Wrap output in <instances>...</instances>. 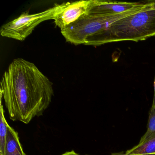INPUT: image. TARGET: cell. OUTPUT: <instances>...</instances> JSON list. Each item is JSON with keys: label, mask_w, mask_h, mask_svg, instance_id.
Returning <instances> with one entry per match:
<instances>
[{"label": "cell", "mask_w": 155, "mask_h": 155, "mask_svg": "<svg viewBox=\"0 0 155 155\" xmlns=\"http://www.w3.org/2000/svg\"><path fill=\"white\" fill-rule=\"evenodd\" d=\"M0 94L11 119L28 124L48 107L54 90L52 82L34 63L17 58L2 76Z\"/></svg>", "instance_id": "cell-1"}, {"label": "cell", "mask_w": 155, "mask_h": 155, "mask_svg": "<svg viewBox=\"0 0 155 155\" xmlns=\"http://www.w3.org/2000/svg\"><path fill=\"white\" fill-rule=\"evenodd\" d=\"M155 36V1L147 2L138 11L120 19L87 40L85 45L145 40Z\"/></svg>", "instance_id": "cell-2"}, {"label": "cell", "mask_w": 155, "mask_h": 155, "mask_svg": "<svg viewBox=\"0 0 155 155\" xmlns=\"http://www.w3.org/2000/svg\"><path fill=\"white\" fill-rule=\"evenodd\" d=\"M145 5L124 13L110 16L86 14L73 24L61 30V34L68 42L75 45H84L88 39L110 24L138 11Z\"/></svg>", "instance_id": "cell-3"}, {"label": "cell", "mask_w": 155, "mask_h": 155, "mask_svg": "<svg viewBox=\"0 0 155 155\" xmlns=\"http://www.w3.org/2000/svg\"><path fill=\"white\" fill-rule=\"evenodd\" d=\"M61 4H56L54 7L44 11L35 14L23 12L19 17L4 24L2 27L0 34L2 37L16 40H25L41 22L53 20L60 9Z\"/></svg>", "instance_id": "cell-4"}, {"label": "cell", "mask_w": 155, "mask_h": 155, "mask_svg": "<svg viewBox=\"0 0 155 155\" xmlns=\"http://www.w3.org/2000/svg\"><path fill=\"white\" fill-rule=\"evenodd\" d=\"M91 0L68 2L61 4L60 9L53 18L55 25L61 30L66 28L88 14Z\"/></svg>", "instance_id": "cell-5"}, {"label": "cell", "mask_w": 155, "mask_h": 155, "mask_svg": "<svg viewBox=\"0 0 155 155\" xmlns=\"http://www.w3.org/2000/svg\"><path fill=\"white\" fill-rule=\"evenodd\" d=\"M146 2L91 0L90 8L88 14L103 16L115 15L141 8L146 4Z\"/></svg>", "instance_id": "cell-6"}, {"label": "cell", "mask_w": 155, "mask_h": 155, "mask_svg": "<svg viewBox=\"0 0 155 155\" xmlns=\"http://www.w3.org/2000/svg\"><path fill=\"white\" fill-rule=\"evenodd\" d=\"M3 155H26L20 142L18 134L10 126L8 129Z\"/></svg>", "instance_id": "cell-7"}, {"label": "cell", "mask_w": 155, "mask_h": 155, "mask_svg": "<svg viewBox=\"0 0 155 155\" xmlns=\"http://www.w3.org/2000/svg\"><path fill=\"white\" fill-rule=\"evenodd\" d=\"M155 153V137L139 144L124 152L126 155H148Z\"/></svg>", "instance_id": "cell-8"}, {"label": "cell", "mask_w": 155, "mask_h": 155, "mask_svg": "<svg viewBox=\"0 0 155 155\" xmlns=\"http://www.w3.org/2000/svg\"><path fill=\"white\" fill-rule=\"evenodd\" d=\"M1 97V107H0V155H3L6 145V139L8 129L10 127L6 120L4 115V110L2 104V96Z\"/></svg>", "instance_id": "cell-9"}, {"label": "cell", "mask_w": 155, "mask_h": 155, "mask_svg": "<svg viewBox=\"0 0 155 155\" xmlns=\"http://www.w3.org/2000/svg\"><path fill=\"white\" fill-rule=\"evenodd\" d=\"M155 137V108L151 107L149 112L147 130L141 137L139 144Z\"/></svg>", "instance_id": "cell-10"}, {"label": "cell", "mask_w": 155, "mask_h": 155, "mask_svg": "<svg viewBox=\"0 0 155 155\" xmlns=\"http://www.w3.org/2000/svg\"><path fill=\"white\" fill-rule=\"evenodd\" d=\"M61 155H81L78 153H76L74 150H71L70 151H68V152H65L64 154H62Z\"/></svg>", "instance_id": "cell-11"}, {"label": "cell", "mask_w": 155, "mask_h": 155, "mask_svg": "<svg viewBox=\"0 0 155 155\" xmlns=\"http://www.w3.org/2000/svg\"><path fill=\"white\" fill-rule=\"evenodd\" d=\"M154 96H153V102H152V106L151 107L155 108V81H154Z\"/></svg>", "instance_id": "cell-12"}, {"label": "cell", "mask_w": 155, "mask_h": 155, "mask_svg": "<svg viewBox=\"0 0 155 155\" xmlns=\"http://www.w3.org/2000/svg\"><path fill=\"white\" fill-rule=\"evenodd\" d=\"M152 155H155V153H153V154H152Z\"/></svg>", "instance_id": "cell-13"}, {"label": "cell", "mask_w": 155, "mask_h": 155, "mask_svg": "<svg viewBox=\"0 0 155 155\" xmlns=\"http://www.w3.org/2000/svg\"></svg>", "instance_id": "cell-14"}]
</instances>
